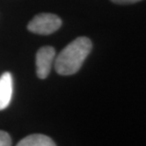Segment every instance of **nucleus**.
I'll list each match as a JSON object with an SVG mask.
<instances>
[{
    "label": "nucleus",
    "instance_id": "obj_5",
    "mask_svg": "<svg viewBox=\"0 0 146 146\" xmlns=\"http://www.w3.org/2000/svg\"><path fill=\"white\" fill-rule=\"evenodd\" d=\"M55 142L49 137L43 134H33L21 139L17 146H55Z\"/></svg>",
    "mask_w": 146,
    "mask_h": 146
},
{
    "label": "nucleus",
    "instance_id": "obj_6",
    "mask_svg": "<svg viewBox=\"0 0 146 146\" xmlns=\"http://www.w3.org/2000/svg\"><path fill=\"white\" fill-rule=\"evenodd\" d=\"M11 145V139L10 135L5 131L0 130V146H10Z\"/></svg>",
    "mask_w": 146,
    "mask_h": 146
},
{
    "label": "nucleus",
    "instance_id": "obj_4",
    "mask_svg": "<svg viewBox=\"0 0 146 146\" xmlns=\"http://www.w3.org/2000/svg\"><path fill=\"white\" fill-rule=\"evenodd\" d=\"M13 92V76L10 72L3 73L0 77V111L6 109L10 104Z\"/></svg>",
    "mask_w": 146,
    "mask_h": 146
},
{
    "label": "nucleus",
    "instance_id": "obj_2",
    "mask_svg": "<svg viewBox=\"0 0 146 146\" xmlns=\"http://www.w3.org/2000/svg\"><path fill=\"white\" fill-rule=\"evenodd\" d=\"M62 26V20L53 13H39L31 20L28 30L39 35H49Z\"/></svg>",
    "mask_w": 146,
    "mask_h": 146
},
{
    "label": "nucleus",
    "instance_id": "obj_3",
    "mask_svg": "<svg viewBox=\"0 0 146 146\" xmlns=\"http://www.w3.org/2000/svg\"><path fill=\"white\" fill-rule=\"evenodd\" d=\"M55 60V49L46 46L41 48L36 53V74L40 79H46L51 70Z\"/></svg>",
    "mask_w": 146,
    "mask_h": 146
},
{
    "label": "nucleus",
    "instance_id": "obj_7",
    "mask_svg": "<svg viewBox=\"0 0 146 146\" xmlns=\"http://www.w3.org/2000/svg\"><path fill=\"white\" fill-rule=\"evenodd\" d=\"M113 3H116V4H119V5H124V4H133V3H137L139 1H141V0H111Z\"/></svg>",
    "mask_w": 146,
    "mask_h": 146
},
{
    "label": "nucleus",
    "instance_id": "obj_1",
    "mask_svg": "<svg viewBox=\"0 0 146 146\" xmlns=\"http://www.w3.org/2000/svg\"><path fill=\"white\" fill-rule=\"evenodd\" d=\"M92 49L89 38L81 36L69 43L54 60L55 70L60 75L77 73Z\"/></svg>",
    "mask_w": 146,
    "mask_h": 146
}]
</instances>
